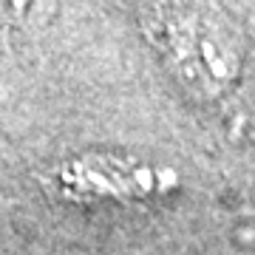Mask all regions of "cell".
<instances>
[{
	"instance_id": "obj_1",
	"label": "cell",
	"mask_w": 255,
	"mask_h": 255,
	"mask_svg": "<svg viewBox=\"0 0 255 255\" xmlns=\"http://www.w3.org/2000/svg\"><path fill=\"white\" fill-rule=\"evenodd\" d=\"M167 29H170L167 46L190 77L204 80L210 88H221L235 77V63H238L235 51L227 43L224 32L210 26L207 17L182 14V17H173Z\"/></svg>"
}]
</instances>
